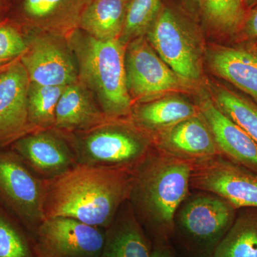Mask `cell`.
<instances>
[{
  "instance_id": "8fae6325",
  "label": "cell",
  "mask_w": 257,
  "mask_h": 257,
  "mask_svg": "<svg viewBox=\"0 0 257 257\" xmlns=\"http://www.w3.org/2000/svg\"><path fill=\"white\" fill-rule=\"evenodd\" d=\"M30 84L20 59L0 72V148L36 131L29 119Z\"/></svg>"
},
{
  "instance_id": "44dd1931",
  "label": "cell",
  "mask_w": 257,
  "mask_h": 257,
  "mask_svg": "<svg viewBox=\"0 0 257 257\" xmlns=\"http://www.w3.org/2000/svg\"><path fill=\"white\" fill-rule=\"evenodd\" d=\"M216 245L212 257H257V208H245Z\"/></svg>"
},
{
  "instance_id": "30bf717a",
  "label": "cell",
  "mask_w": 257,
  "mask_h": 257,
  "mask_svg": "<svg viewBox=\"0 0 257 257\" xmlns=\"http://www.w3.org/2000/svg\"><path fill=\"white\" fill-rule=\"evenodd\" d=\"M36 257H100L106 235L69 217L47 218L35 229Z\"/></svg>"
},
{
  "instance_id": "d6a6232c",
  "label": "cell",
  "mask_w": 257,
  "mask_h": 257,
  "mask_svg": "<svg viewBox=\"0 0 257 257\" xmlns=\"http://www.w3.org/2000/svg\"><path fill=\"white\" fill-rule=\"evenodd\" d=\"M244 1L247 2L248 3H253V2L256 1V0H244Z\"/></svg>"
},
{
  "instance_id": "8992f818",
  "label": "cell",
  "mask_w": 257,
  "mask_h": 257,
  "mask_svg": "<svg viewBox=\"0 0 257 257\" xmlns=\"http://www.w3.org/2000/svg\"><path fill=\"white\" fill-rule=\"evenodd\" d=\"M190 186L221 197L235 209L257 208V174L222 155L191 162Z\"/></svg>"
},
{
  "instance_id": "4dcf8cb0",
  "label": "cell",
  "mask_w": 257,
  "mask_h": 257,
  "mask_svg": "<svg viewBox=\"0 0 257 257\" xmlns=\"http://www.w3.org/2000/svg\"><path fill=\"white\" fill-rule=\"evenodd\" d=\"M152 257H172V256L165 248L157 247L152 251Z\"/></svg>"
},
{
  "instance_id": "6da1fadb",
  "label": "cell",
  "mask_w": 257,
  "mask_h": 257,
  "mask_svg": "<svg viewBox=\"0 0 257 257\" xmlns=\"http://www.w3.org/2000/svg\"><path fill=\"white\" fill-rule=\"evenodd\" d=\"M133 171L77 164L58 177L44 179L45 219L69 217L109 227L120 206L130 199Z\"/></svg>"
},
{
  "instance_id": "277c9868",
  "label": "cell",
  "mask_w": 257,
  "mask_h": 257,
  "mask_svg": "<svg viewBox=\"0 0 257 257\" xmlns=\"http://www.w3.org/2000/svg\"><path fill=\"white\" fill-rule=\"evenodd\" d=\"M65 134L77 163L134 170L150 151L151 136L130 117L107 119L86 131Z\"/></svg>"
},
{
  "instance_id": "9a60e30c",
  "label": "cell",
  "mask_w": 257,
  "mask_h": 257,
  "mask_svg": "<svg viewBox=\"0 0 257 257\" xmlns=\"http://www.w3.org/2000/svg\"><path fill=\"white\" fill-rule=\"evenodd\" d=\"M199 112L212 134L221 155L257 174V143L210 99L201 102Z\"/></svg>"
},
{
  "instance_id": "4fadbf2b",
  "label": "cell",
  "mask_w": 257,
  "mask_h": 257,
  "mask_svg": "<svg viewBox=\"0 0 257 257\" xmlns=\"http://www.w3.org/2000/svg\"><path fill=\"white\" fill-rule=\"evenodd\" d=\"M88 0H13L9 16L28 30L68 37L78 29Z\"/></svg>"
},
{
  "instance_id": "7a4b0ae2",
  "label": "cell",
  "mask_w": 257,
  "mask_h": 257,
  "mask_svg": "<svg viewBox=\"0 0 257 257\" xmlns=\"http://www.w3.org/2000/svg\"><path fill=\"white\" fill-rule=\"evenodd\" d=\"M192 163L150 151L133 171L130 199L144 220L162 234L172 231L176 212L188 195Z\"/></svg>"
},
{
  "instance_id": "ffe728a7",
  "label": "cell",
  "mask_w": 257,
  "mask_h": 257,
  "mask_svg": "<svg viewBox=\"0 0 257 257\" xmlns=\"http://www.w3.org/2000/svg\"><path fill=\"white\" fill-rule=\"evenodd\" d=\"M130 0H88L78 28L96 40H119Z\"/></svg>"
},
{
  "instance_id": "e575fe53",
  "label": "cell",
  "mask_w": 257,
  "mask_h": 257,
  "mask_svg": "<svg viewBox=\"0 0 257 257\" xmlns=\"http://www.w3.org/2000/svg\"><path fill=\"white\" fill-rule=\"evenodd\" d=\"M13 0H12V2H13Z\"/></svg>"
},
{
  "instance_id": "3957f363",
  "label": "cell",
  "mask_w": 257,
  "mask_h": 257,
  "mask_svg": "<svg viewBox=\"0 0 257 257\" xmlns=\"http://www.w3.org/2000/svg\"><path fill=\"white\" fill-rule=\"evenodd\" d=\"M68 40L77 61L79 81L109 119L130 117L134 103L125 71V47L119 40H96L80 29Z\"/></svg>"
},
{
  "instance_id": "5bb4252c",
  "label": "cell",
  "mask_w": 257,
  "mask_h": 257,
  "mask_svg": "<svg viewBox=\"0 0 257 257\" xmlns=\"http://www.w3.org/2000/svg\"><path fill=\"white\" fill-rule=\"evenodd\" d=\"M236 210L221 197L204 192L184 204L179 220L184 231L194 239L218 243L234 222Z\"/></svg>"
},
{
  "instance_id": "ac0fdd59",
  "label": "cell",
  "mask_w": 257,
  "mask_h": 257,
  "mask_svg": "<svg viewBox=\"0 0 257 257\" xmlns=\"http://www.w3.org/2000/svg\"><path fill=\"white\" fill-rule=\"evenodd\" d=\"M199 113L195 106L179 97L159 98L134 106L130 118L150 136H157Z\"/></svg>"
},
{
  "instance_id": "7402d4cb",
  "label": "cell",
  "mask_w": 257,
  "mask_h": 257,
  "mask_svg": "<svg viewBox=\"0 0 257 257\" xmlns=\"http://www.w3.org/2000/svg\"><path fill=\"white\" fill-rule=\"evenodd\" d=\"M100 257H152L146 237L136 219H123L110 228Z\"/></svg>"
},
{
  "instance_id": "f1b7e54d",
  "label": "cell",
  "mask_w": 257,
  "mask_h": 257,
  "mask_svg": "<svg viewBox=\"0 0 257 257\" xmlns=\"http://www.w3.org/2000/svg\"><path fill=\"white\" fill-rule=\"evenodd\" d=\"M246 35L251 37H257V8L253 10L245 24Z\"/></svg>"
},
{
  "instance_id": "7c38bea8",
  "label": "cell",
  "mask_w": 257,
  "mask_h": 257,
  "mask_svg": "<svg viewBox=\"0 0 257 257\" xmlns=\"http://www.w3.org/2000/svg\"><path fill=\"white\" fill-rule=\"evenodd\" d=\"M12 146L31 170L45 179L58 177L78 164L67 135L55 128L28 134Z\"/></svg>"
},
{
  "instance_id": "4316f807",
  "label": "cell",
  "mask_w": 257,
  "mask_h": 257,
  "mask_svg": "<svg viewBox=\"0 0 257 257\" xmlns=\"http://www.w3.org/2000/svg\"><path fill=\"white\" fill-rule=\"evenodd\" d=\"M244 0H200L199 8L208 22L224 31H233L243 19Z\"/></svg>"
},
{
  "instance_id": "f546056e",
  "label": "cell",
  "mask_w": 257,
  "mask_h": 257,
  "mask_svg": "<svg viewBox=\"0 0 257 257\" xmlns=\"http://www.w3.org/2000/svg\"><path fill=\"white\" fill-rule=\"evenodd\" d=\"M12 7V0H0V20L9 16Z\"/></svg>"
},
{
  "instance_id": "e0dca14e",
  "label": "cell",
  "mask_w": 257,
  "mask_h": 257,
  "mask_svg": "<svg viewBox=\"0 0 257 257\" xmlns=\"http://www.w3.org/2000/svg\"><path fill=\"white\" fill-rule=\"evenodd\" d=\"M107 119L90 91L78 81L67 86L61 95L56 108L54 128L66 134L79 133Z\"/></svg>"
},
{
  "instance_id": "d6986e66",
  "label": "cell",
  "mask_w": 257,
  "mask_h": 257,
  "mask_svg": "<svg viewBox=\"0 0 257 257\" xmlns=\"http://www.w3.org/2000/svg\"><path fill=\"white\" fill-rule=\"evenodd\" d=\"M209 64L213 71L257 100V55L249 50L217 47L211 51Z\"/></svg>"
},
{
  "instance_id": "2e32d148",
  "label": "cell",
  "mask_w": 257,
  "mask_h": 257,
  "mask_svg": "<svg viewBox=\"0 0 257 257\" xmlns=\"http://www.w3.org/2000/svg\"><path fill=\"white\" fill-rule=\"evenodd\" d=\"M156 138L159 150L189 162L221 155L200 112L180 121Z\"/></svg>"
},
{
  "instance_id": "83f0119b",
  "label": "cell",
  "mask_w": 257,
  "mask_h": 257,
  "mask_svg": "<svg viewBox=\"0 0 257 257\" xmlns=\"http://www.w3.org/2000/svg\"><path fill=\"white\" fill-rule=\"evenodd\" d=\"M0 257H36L26 235L1 211Z\"/></svg>"
},
{
  "instance_id": "d4e9b609",
  "label": "cell",
  "mask_w": 257,
  "mask_h": 257,
  "mask_svg": "<svg viewBox=\"0 0 257 257\" xmlns=\"http://www.w3.org/2000/svg\"><path fill=\"white\" fill-rule=\"evenodd\" d=\"M162 0H130L126 8L124 28L119 41L128 42L145 35L161 10Z\"/></svg>"
},
{
  "instance_id": "484cf974",
  "label": "cell",
  "mask_w": 257,
  "mask_h": 257,
  "mask_svg": "<svg viewBox=\"0 0 257 257\" xmlns=\"http://www.w3.org/2000/svg\"><path fill=\"white\" fill-rule=\"evenodd\" d=\"M28 45V33L12 17L0 20V68L20 59Z\"/></svg>"
},
{
  "instance_id": "836d02e7",
  "label": "cell",
  "mask_w": 257,
  "mask_h": 257,
  "mask_svg": "<svg viewBox=\"0 0 257 257\" xmlns=\"http://www.w3.org/2000/svg\"><path fill=\"white\" fill-rule=\"evenodd\" d=\"M7 67H8V66H7ZM5 67H3V68H0V72H1L2 70H3V69H4L5 68Z\"/></svg>"
},
{
  "instance_id": "5b68a950",
  "label": "cell",
  "mask_w": 257,
  "mask_h": 257,
  "mask_svg": "<svg viewBox=\"0 0 257 257\" xmlns=\"http://www.w3.org/2000/svg\"><path fill=\"white\" fill-rule=\"evenodd\" d=\"M124 63L126 86L134 104L180 90L188 82L160 58L145 35L126 45Z\"/></svg>"
},
{
  "instance_id": "1f68e13d",
  "label": "cell",
  "mask_w": 257,
  "mask_h": 257,
  "mask_svg": "<svg viewBox=\"0 0 257 257\" xmlns=\"http://www.w3.org/2000/svg\"><path fill=\"white\" fill-rule=\"evenodd\" d=\"M193 3H194V5H197V6L199 7L200 5V0H191Z\"/></svg>"
},
{
  "instance_id": "cb8c5ba5",
  "label": "cell",
  "mask_w": 257,
  "mask_h": 257,
  "mask_svg": "<svg viewBox=\"0 0 257 257\" xmlns=\"http://www.w3.org/2000/svg\"><path fill=\"white\" fill-rule=\"evenodd\" d=\"M216 105L257 143V105L224 87L216 89Z\"/></svg>"
},
{
  "instance_id": "9c48e42d",
  "label": "cell",
  "mask_w": 257,
  "mask_h": 257,
  "mask_svg": "<svg viewBox=\"0 0 257 257\" xmlns=\"http://www.w3.org/2000/svg\"><path fill=\"white\" fill-rule=\"evenodd\" d=\"M0 199L30 227L45 220L44 180L13 150H0Z\"/></svg>"
},
{
  "instance_id": "52a82bcc",
  "label": "cell",
  "mask_w": 257,
  "mask_h": 257,
  "mask_svg": "<svg viewBox=\"0 0 257 257\" xmlns=\"http://www.w3.org/2000/svg\"><path fill=\"white\" fill-rule=\"evenodd\" d=\"M27 30L28 48L20 60L30 82L59 87L78 82L77 61L68 37Z\"/></svg>"
},
{
  "instance_id": "ba28073f",
  "label": "cell",
  "mask_w": 257,
  "mask_h": 257,
  "mask_svg": "<svg viewBox=\"0 0 257 257\" xmlns=\"http://www.w3.org/2000/svg\"><path fill=\"white\" fill-rule=\"evenodd\" d=\"M160 58L181 78L195 81L202 74L200 54L183 19L170 8H161L145 35Z\"/></svg>"
},
{
  "instance_id": "603a6c76",
  "label": "cell",
  "mask_w": 257,
  "mask_h": 257,
  "mask_svg": "<svg viewBox=\"0 0 257 257\" xmlns=\"http://www.w3.org/2000/svg\"><path fill=\"white\" fill-rule=\"evenodd\" d=\"M65 87L30 82L28 93L29 119L36 131L55 127L56 108Z\"/></svg>"
}]
</instances>
